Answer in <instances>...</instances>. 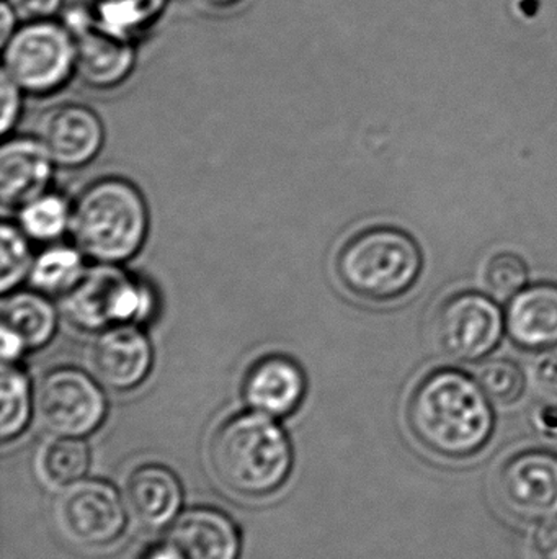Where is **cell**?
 I'll return each mask as SVG.
<instances>
[{"label": "cell", "instance_id": "1", "mask_svg": "<svg viewBox=\"0 0 557 559\" xmlns=\"http://www.w3.org/2000/svg\"><path fill=\"white\" fill-rule=\"evenodd\" d=\"M409 424L437 455L468 459L487 445L496 416L476 378L458 368H440L415 388L409 401Z\"/></svg>", "mask_w": 557, "mask_h": 559}, {"label": "cell", "instance_id": "2", "mask_svg": "<svg viewBox=\"0 0 557 559\" xmlns=\"http://www.w3.org/2000/svg\"><path fill=\"white\" fill-rule=\"evenodd\" d=\"M293 463L280 424L264 414L242 413L221 424L209 443V465L218 481L244 498H262L288 479Z\"/></svg>", "mask_w": 557, "mask_h": 559}, {"label": "cell", "instance_id": "3", "mask_svg": "<svg viewBox=\"0 0 557 559\" xmlns=\"http://www.w3.org/2000/svg\"><path fill=\"white\" fill-rule=\"evenodd\" d=\"M150 216L143 192L123 177L88 183L72 206L75 245L95 264L123 265L147 241Z\"/></svg>", "mask_w": 557, "mask_h": 559}, {"label": "cell", "instance_id": "4", "mask_svg": "<svg viewBox=\"0 0 557 559\" xmlns=\"http://www.w3.org/2000/svg\"><path fill=\"white\" fill-rule=\"evenodd\" d=\"M424 269L421 246L392 226L363 229L340 248L336 272L356 298L388 302L414 288Z\"/></svg>", "mask_w": 557, "mask_h": 559}, {"label": "cell", "instance_id": "5", "mask_svg": "<svg viewBox=\"0 0 557 559\" xmlns=\"http://www.w3.org/2000/svg\"><path fill=\"white\" fill-rule=\"evenodd\" d=\"M65 321L81 332H98L114 325H141L156 318L153 286L121 265L95 264L77 285L61 296Z\"/></svg>", "mask_w": 557, "mask_h": 559}, {"label": "cell", "instance_id": "6", "mask_svg": "<svg viewBox=\"0 0 557 559\" xmlns=\"http://www.w3.org/2000/svg\"><path fill=\"white\" fill-rule=\"evenodd\" d=\"M0 48L2 71L26 95L48 97L56 94L77 71L74 32L56 19L20 23Z\"/></svg>", "mask_w": 557, "mask_h": 559}, {"label": "cell", "instance_id": "7", "mask_svg": "<svg viewBox=\"0 0 557 559\" xmlns=\"http://www.w3.org/2000/svg\"><path fill=\"white\" fill-rule=\"evenodd\" d=\"M107 407L100 381L77 367L52 368L35 388L36 416L52 436H90L104 424Z\"/></svg>", "mask_w": 557, "mask_h": 559}, {"label": "cell", "instance_id": "8", "mask_svg": "<svg viewBox=\"0 0 557 559\" xmlns=\"http://www.w3.org/2000/svg\"><path fill=\"white\" fill-rule=\"evenodd\" d=\"M435 329L445 354L473 364L499 347L507 331L506 314L494 296L461 292L450 296L438 309Z\"/></svg>", "mask_w": 557, "mask_h": 559}, {"label": "cell", "instance_id": "9", "mask_svg": "<svg viewBox=\"0 0 557 559\" xmlns=\"http://www.w3.org/2000/svg\"><path fill=\"white\" fill-rule=\"evenodd\" d=\"M56 519L69 542L88 550L113 544L124 528L120 496L107 483L92 479L62 492Z\"/></svg>", "mask_w": 557, "mask_h": 559}, {"label": "cell", "instance_id": "10", "mask_svg": "<svg viewBox=\"0 0 557 559\" xmlns=\"http://www.w3.org/2000/svg\"><path fill=\"white\" fill-rule=\"evenodd\" d=\"M88 360L92 373L101 386L128 393L149 378L154 347L141 325H114L98 332Z\"/></svg>", "mask_w": 557, "mask_h": 559}, {"label": "cell", "instance_id": "11", "mask_svg": "<svg viewBox=\"0 0 557 559\" xmlns=\"http://www.w3.org/2000/svg\"><path fill=\"white\" fill-rule=\"evenodd\" d=\"M38 140L55 166L81 169L95 160L104 147V121L87 105L59 104L43 114Z\"/></svg>", "mask_w": 557, "mask_h": 559}, {"label": "cell", "instance_id": "12", "mask_svg": "<svg viewBox=\"0 0 557 559\" xmlns=\"http://www.w3.org/2000/svg\"><path fill=\"white\" fill-rule=\"evenodd\" d=\"M65 25L75 35V74L85 85L95 91H111L120 87L133 74L137 61L133 39L101 28L92 20L90 12L81 13V20L77 16L75 22Z\"/></svg>", "mask_w": 557, "mask_h": 559}, {"label": "cell", "instance_id": "13", "mask_svg": "<svg viewBox=\"0 0 557 559\" xmlns=\"http://www.w3.org/2000/svg\"><path fill=\"white\" fill-rule=\"evenodd\" d=\"M506 508L523 521L557 518V456L548 452H525L513 456L499 481Z\"/></svg>", "mask_w": 557, "mask_h": 559}, {"label": "cell", "instance_id": "14", "mask_svg": "<svg viewBox=\"0 0 557 559\" xmlns=\"http://www.w3.org/2000/svg\"><path fill=\"white\" fill-rule=\"evenodd\" d=\"M307 378L294 358L268 354L257 358L242 378V400L255 413L283 419L300 409Z\"/></svg>", "mask_w": 557, "mask_h": 559}, {"label": "cell", "instance_id": "15", "mask_svg": "<svg viewBox=\"0 0 557 559\" xmlns=\"http://www.w3.org/2000/svg\"><path fill=\"white\" fill-rule=\"evenodd\" d=\"M52 163L38 138L13 136L0 151V203L3 210H20L48 192Z\"/></svg>", "mask_w": 557, "mask_h": 559}, {"label": "cell", "instance_id": "16", "mask_svg": "<svg viewBox=\"0 0 557 559\" xmlns=\"http://www.w3.org/2000/svg\"><path fill=\"white\" fill-rule=\"evenodd\" d=\"M507 334L525 350L557 347V283L540 282L517 293L506 311Z\"/></svg>", "mask_w": 557, "mask_h": 559}, {"label": "cell", "instance_id": "17", "mask_svg": "<svg viewBox=\"0 0 557 559\" xmlns=\"http://www.w3.org/2000/svg\"><path fill=\"white\" fill-rule=\"evenodd\" d=\"M169 540L183 559H238L241 551L238 527L216 509H192L180 515Z\"/></svg>", "mask_w": 557, "mask_h": 559}, {"label": "cell", "instance_id": "18", "mask_svg": "<svg viewBox=\"0 0 557 559\" xmlns=\"http://www.w3.org/2000/svg\"><path fill=\"white\" fill-rule=\"evenodd\" d=\"M124 498L128 511L137 524L160 528L179 512L182 488L166 466L144 465L131 473L124 486Z\"/></svg>", "mask_w": 557, "mask_h": 559}, {"label": "cell", "instance_id": "19", "mask_svg": "<svg viewBox=\"0 0 557 559\" xmlns=\"http://www.w3.org/2000/svg\"><path fill=\"white\" fill-rule=\"evenodd\" d=\"M59 314L48 295L36 289H15L3 295L2 324L23 338L29 352L51 344Z\"/></svg>", "mask_w": 557, "mask_h": 559}, {"label": "cell", "instance_id": "20", "mask_svg": "<svg viewBox=\"0 0 557 559\" xmlns=\"http://www.w3.org/2000/svg\"><path fill=\"white\" fill-rule=\"evenodd\" d=\"M84 258L78 248L52 246L46 249L35 259L29 272L33 289L43 295L64 296L84 277L87 271Z\"/></svg>", "mask_w": 557, "mask_h": 559}, {"label": "cell", "instance_id": "21", "mask_svg": "<svg viewBox=\"0 0 557 559\" xmlns=\"http://www.w3.org/2000/svg\"><path fill=\"white\" fill-rule=\"evenodd\" d=\"M0 393H2L0 437L3 442H12L16 437L22 436L35 409V390L28 373L19 364H2Z\"/></svg>", "mask_w": 557, "mask_h": 559}, {"label": "cell", "instance_id": "22", "mask_svg": "<svg viewBox=\"0 0 557 559\" xmlns=\"http://www.w3.org/2000/svg\"><path fill=\"white\" fill-rule=\"evenodd\" d=\"M71 205L59 193H43L23 205L19 213V226L33 241H58L71 228Z\"/></svg>", "mask_w": 557, "mask_h": 559}, {"label": "cell", "instance_id": "23", "mask_svg": "<svg viewBox=\"0 0 557 559\" xmlns=\"http://www.w3.org/2000/svg\"><path fill=\"white\" fill-rule=\"evenodd\" d=\"M90 453L81 439L58 437L46 443L39 456L43 478L52 486L74 485L87 473Z\"/></svg>", "mask_w": 557, "mask_h": 559}, {"label": "cell", "instance_id": "24", "mask_svg": "<svg viewBox=\"0 0 557 559\" xmlns=\"http://www.w3.org/2000/svg\"><path fill=\"white\" fill-rule=\"evenodd\" d=\"M164 0H97L92 20L101 28L133 39L136 29L147 28L159 16Z\"/></svg>", "mask_w": 557, "mask_h": 559}, {"label": "cell", "instance_id": "25", "mask_svg": "<svg viewBox=\"0 0 557 559\" xmlns=\"http://www.w3.org/2000/svg\"><path fill=\"white\" fill-rule=\"evenodd\" d=\"M0 248H2V269H0V289L3 295L15 292L29 277L33 259L29 251L28 236L22 228L3 222L0 228Z\"/></svg>", "mask_w": 557, "mask_h": 559}, {"label": "cell", "instance_id": "26", "mask_svg": "<svg viewBox=\"0 0 557 559\" xmlns=\"http://www.w3.org/2000/svg\"><path fill=\"white\" fill-rule=\"evenodd\" d=\"M476 380L491 400L500 404L516 403L525 391V373L516 361L493 358L477 370Z\"/></svg>", "mask_w": 557, "mask_h": 559}, {"label": "cell", "instance_id": "27", "mask_svg": "<svg viewBox=\"0 0 557 559\" xmlns=\"http://www.w3.org/2000/svg\"><path fill=\"white\" fill-rule=\"evenodd\" d=\"M484 280L497 301H510L529 283V267L520 255L500 252L491 259Z\"/></svg>", "mask_w": 557, "mask_h": 559}, {"label": "cell", "instance_id": "28", "mask_svg": "<svg viewBox=\"0 0 557 559\" xmlns=\"http://www.w3.org/2000/svg\"><path fill=\"white\" fill-rule=\"evenodd\" d=\"M23 95H25V92L5 72H0V100H2L0 131H2L3 136H7L19 123L23 110Z\"/></svg>", "mask_w": 557, "mask_h": 559}, {"label": "cell", "instance_id": "29", "mask_svg": "<svg viewBox=\"0 0 557 559\" xmlns=\"http://www.w3.org/2000/svg\"><path fill=\"white\" fill-rule=\"evenodd\" d=\"M530 368L535 386L548 396H557V347L540 350Z\"/></svg>", "mask_w": 557, "mask_h": 559}, {"label": "cell", "instance_id": "30", "mask_svg": "<svg viewBox=\"0 0 557 559\" xmlns=\"http://www.w3.org/2000/svg\"><path fill=\"white\" fill-rule=\"evenodd\" d=\"M7 2L19 16L20 23H23L56 19L64 7L65 0H7Z\"/></svg>", "mask_w": 557, "mask_h": 559}, {"label": "cell", "instance_id": "31", "mask_svg": "<svg viewBox=\"0 0 557 559\" xmlns=\"http://www.w3.org/2000/svg\"><path fill=\"white\" fill-rule=\"evenodd\" d=\"M532 548L536 559H557V518L540 522Z\"/></svg>", "mask_w": 557, "mask_h": 559}, {"label": "cell", "instance_id": "32", "mask_svg": "<svg viewBox=\"0 0 557 559\" xmlns=\"http://www.w3.org/2000/svg\"><path fill=\"white\" fill-rule=\"evenodd\" d=\"M0 335H2V364H19L26 354H29L23 338L5 325H0Z\"/></svg>", "mask_w": 557, "mask_h": 559}, {"label": "cell", "instance_id": "33", "mask_svg": "<svg viewBox=\"0 0 557 559\" xmlns=\"http://www.w3.org/2000/svg\"><path fill=\"white\" fill-rule=\"evenodd\" d=\"M19 25V16L13 12L10 3L7 2V0H2V7H0V46H2L3 43L9 41L10 36L15 33Z\"/></svg>", "mask_w": 557, "mask_h": 559}, {"label": "cell", "instance_id": "34", "mask_svg": "<svg viewBox=\"0 0 557 559\" xmlns=\"http://www.w3.org/2000/svg\"><path fill=\"white\" fill-rule=\"evenodd\" d=\"M141 559H183L182 555L172 547V545H159L150 548Z\"/></svg>", "mask_w": 557, "mask_h": 559}, {"label": "cell", "instance_id": "35", "mask_svg": "<svg viewBox=\"0 0 557 559\" xmlns=\"http://www.w3.org/2000/svg\"><path fill=\"white\" fill-rule=\"evenodd\" d=\"M208 5L218 7V9H226V7L238 5L242 0H203Z\"/></svg>", "mask_w": 557, "mask_h": 559}]
</instances>
